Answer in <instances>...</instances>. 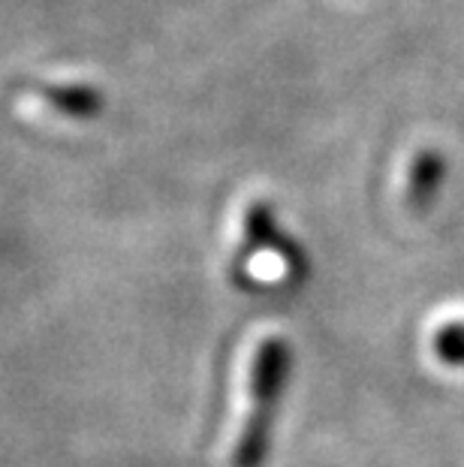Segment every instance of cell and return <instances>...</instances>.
I'll list each match as a JSON object with an SVG mask.
<instances>
[{"mask_svg":"<svg viewBox=\"0 0 464 467\" xmlns=\"http://www.w3.org/2000/svg\"><path fill=\"white\" fill-rule=\"evenodd\" d=\"M39 97L70 118H97L103 112V94L91 85H46L39 88Z\"/></svg>","mask_w":464,"mask_h":467,"instance_id":"cell-4","label":"cell"},{"mask_svg":"<svg viewBox=\"0 0 464 467\" xmlns=\"http://www.w3.org/2000/svg\"><path fill=\"white\" fill-rule=\"evenodd\" d=\"M443 175H447V161L438 148H422L413 157L410 172H407V205L413 212H426L438 196Z\"/></svg>","mask_w":464,"mask_h":467,"instance_id":"cell-3","label":"cell"},{"mask_svg":"<svg viewBox=\"0 0 464 467\" xmlns=\"http://www.w3.org/2000/svg\"><path fill=\"white\" fill-rule=\"evenodd\" d=\"M244 235L248 242L263 254H274L278 260L290 268L293 275H302L304 272V256L302 251L295 247L290 238L281 233V226L274 223V214H272V205L269 202H251L248 212H244Z\"/></svg>","mask_w":464,"mask_h":467,"instance_id":"cell-2","label":"cell"},{"mask_svg":"<svg viewBox=\"0 0 464 467\" xmlns=\"http://www.w3.org/2000/svg\"><path fill=\"white\" fill-rule=\"evenodd\" d=\"M290 344L278 335H269L256 344L251 362L248 386V413L242 420V431L232 446V467H265L272 446V429L278 416L281 392L290 374Z\"/></svg>","mask_w":464,"mask_h":467,"instance_id":"cell-1","label":"cell"},{"mask_svg":"<svg viewBox=\"0 0 464 467\" xmlns=\"http://www.w3.org/2000/svg\"><path fill=\"white\" fill-rule=\"evenodd\" d=\"M434 353L440 362L464 368V320L440 326V332L434 335Z\"/></svg>","mask_w":464,"mask_h":467,"instance_id":"cell-5","label":"cell"}]
</instances>
